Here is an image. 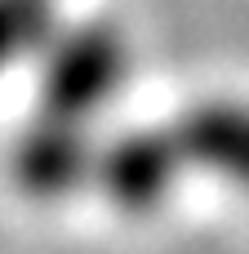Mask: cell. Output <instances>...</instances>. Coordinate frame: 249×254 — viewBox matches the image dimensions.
<instances>
[{
  "label": "cell",
  "instance_id": "obj_5",
  "mask_svg": "<svg viewBox=\"0 0 249 254\" xmlns=\"http://www.w3.org/2000/svg\"><path fill=\"white\" fill-rule=\"evenodd\" d=\"M58 22L53 0H0V67L36 58Z\"/></svg>",
  "mask_w": 249,
  "mask_h": 254
},
{
  "label": "cell",
  "instance_id": "obj_3",
  "mask_svg": "<svg viewBox=\"0 0 249 254\" xmlns=\"http://www.w3.org/2000/svg\"><path fill=\"white\" fill-rule=\"evenodd\" d=\"M187 174V161L174 143L169 125H147L129 134H111L94 147V179L89 192H102L120 210H156L169 201L178 179Z\"/></svg>",
  "mask_w": 249,
  "mask_h": 254
},
{
  "label": "cell",
  "instance_id": "obj_2",
  "mask_svg": "<svg viewBox=\"0 0 249 254\" xmlns=\"http://www.w3.org/2000/svg\"><path fill=\"white\" fill-rule=\"evenodd\" d=\"M94 147L98 138L89 121L40 107L9 147V174L36 201H67L76 192H89Z\"/></svg>",
  "mask_w": 249,
  "mask_h": 254
},
{
  "label": "cell",
  "instance_id": "obj_1",
  "mask_svg": "<svg viewBox=\"0 0 249 254\" xmlns=\"http://www.w3.org/2000/svg\"><path fill=\"white\" fill-rule=\"evenodd\" d=\"M40 67V107L94 121L129 76V45L125 36L102 22H58L53 36L36 54Z\"/></svg>",
  "mask_w": 249,
  "mask_h": 254
},
{
  "label": "cell",
  "instance_id": "obj_4",
  "mask_svg": "<svg viewBox=\"0 0 249 254\" xmlns=\"http://www.w3.org/2000/svg\"><path fill=\"white\" fill-rule=\"evenodd\" d=\"M187 170H200L249 196V103L209 98L169 121Z\"/></svg>",
  "mask_w": 249,
  "mask_h": 254
}]
</instances>
